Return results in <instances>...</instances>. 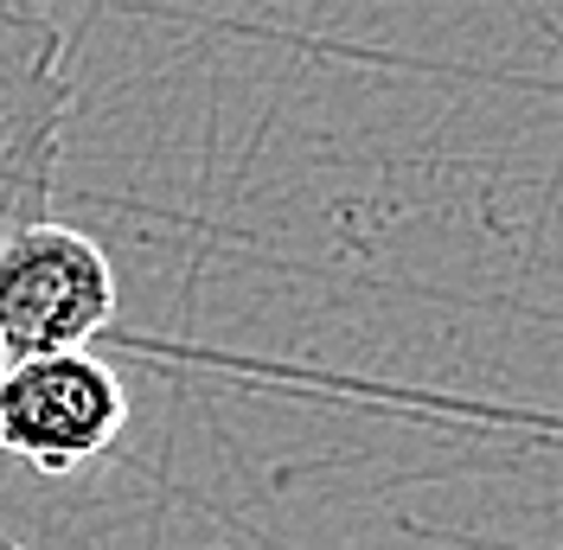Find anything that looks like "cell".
I'll return each instance as SVG.
<instances>
[{
    "mask_svg": "<svg viewBox=\"0 0 563 550\" xmlns=\"http://www.w3.org/2000/svg\"><path fill=\"white\" fill-rule=\"evenodd\" d=\"M115 320V263L58 218H26L0 238V333L13 359L77 352Z\"/></svg>",
    "mask_w": 563,
    "mask_h": 550,
    "instance_id": "6da1fadb",
    "label": "cell"
},
{
    "mask_svg": "<svg viewBox=\"0 0 563 550\" xmlns=\"http://www.w3.org/2000/svg\"><path fill=\"white\" fill-rule=\"evenodd\" d=\"M58 173V135H0V238L26 218H45Z\"/></svg>",
    "mask_w": 563,
    "mask_h": 550,
    "instance_id": "277c9868",
    "label": "cell"
},
{
    "mask_svg": "<svg viewBox=\"0 0 563 550\" xmlns=\"http://www.w3.org/2000/svg\"><path fill=\"white\" fill-rule=\"evenodd\" d=\"M129 391L90 345L13 359L0 378V448L38 474H77L115 448Z\"/></svg>",
    "mask_w": 563,
    "mask_h": 550,
    "instance_id": "7a4b0ae2",
    "label": "cell"
},
{
    "mask_svg": "<svg viewBox=\"0 0 563 550\" xmlns=\"http://www.w3.org/2000/svg\"><path fill=\"white\" fill-rule=\"evenodd\" d=\"M65 26L52 0H0V135H65Z\"/></svg>",
    "mask_w": 563,
    "mask_h": 550,
    "instance_id": "3957f363",
    "label": "cell"
},
{
    "mask_svg": "<svg viewBox=\"0 0 563 550\" xmlns=\"http://www.w3.org/2000/svg\"><path fill=\"white\" fill-rule=\"evenodd\" d=\"M7 365H13V352H7V333H0V378H7Z\"/></svg>",
    "mask_w": 563,
    "mask_h": 550,
    "instance_id": "5b68a950",
    "label": "cell"
}]
</instances>
